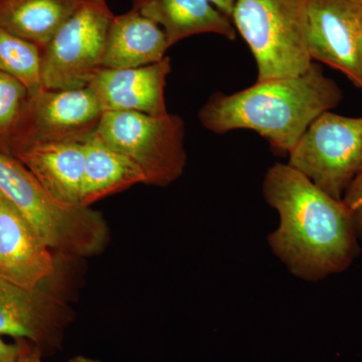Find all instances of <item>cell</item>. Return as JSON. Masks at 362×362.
Listing matches in <instances>:
<instances>
[{
	"instance_id": "cell-17",
	"label": "cell",
	"mask_w": 362,
	"mask_h": 362,
	"mask_svg": "<svg viewBox=\"0 0 362 362\" xmlns=\"http://www.w3.org/2000/svg\"><path fill=\"white\" fill-rule=\"evenodd\" d=\"M85 169L80 204L90 206L109 195L144 183L145 176L123 154L105 145L93 135L85 142Z\"/></svg>"
},
{
	"instance_id": "cell-20",
	"label": "cell",
	"mask_w": 362,
	"mask_h": 362,
	"mask_svg": "<svg viewBox=\"0 0 362 362\" xmlns=\"http://www.w3.org/2000/svg\"><path fill=\"white\" fill-rule=\"evenodd\" d=\"M358 239L362 240V173L350 183L342 197Z\"/></svg>"
},
{
	"instance_id": "cell-26",
	"label": "cell",
	"mask_w": 362,
	"mask_h": 362,
	"mask_svg": "<svg viewBox=\"0 0 362 362\" xmlns=\"http://www.w3.org/2000/svg\"><path fill=\"white\" fill-rule=\"evenodd\" d=\"M359 1H361V4H362V0H359Z\"/></svg>"
},
{
	"instance_id": "cell-15",
	"label": "cell",
	"mask_w": 362,
	"mask_h": 362,
	"mask_svg": "<svg viewBox=\"0 0 362 362\" xmlns=\"http://www.w3.org/2000/svg\"><path fill=\"white\" fill-rule=\"evenodd\" d=\"M133 8L160 26L169 47L202 33L235 39L232 20L209 0H134Z\"/></svg>"
},
{
	"instance_id": "cell-9",
	"label": "cell",
	"mask_w": 362,
	"mask_h": 362,
	"mask_svg": "<svg viewBox=\"0 0 362 362\" xmlns=\"http://www.w3.org/2000/svg\"><path fill=\"white\" fill-rule=\"evenodd\" d=\"M312 61L337 69L362 89V4L359 0H306Z\"/></svg>"
},
{
	"instance_id": "cell-2",
	"label": "cell",
	"mask_w": 362,
	"mask_h": 362,
	"mask_svg": "<svg viewBox=\"0 0 362 362\" xmlns=\"http://www.w3.org/2000/svg\"><path fill=\"white\" fill-rule=\"evenodd\" d=\"M341 99L337 83L313 63L296 77L257 81L230 95L216 93L199 117L202 126L216 134L252 130L273 148L289 153L311 123Z\"/></svg>"
},
{
	"instance_id": "cell-25",
	"label": "cell",
	"mask_w": 362,
	"mask_h": 362,
	"mask_svg": "<svg viewBox=\"0 0 362 362\" xmlns=\"http://www.w3.org/2000/svg\"><path fill=\"white\" fill-rule=\"evenodd\" d=\"M1 199H2V194H1V192H0V202H1Z\"/></svg>"
},
{
	"instance_id": "cell-19",
	"label": "cell",
	"mask_w": 362,
	"mask_h": 362,
	"mask_svg": "<svg viewBox=\"0 0 362 362\" xmlns=\"http://www.w3.org/2000/svg\"><path fill=\"white\" fill-rule=\"evenodd\" d=\"M28 95L25 86L0 71V154L13 158L14 140Z\"/></svg>"
},
{
	"instance_id": "cell-7",
	"label": "cell",
	"mask_w": 362,
	"mask_h": 362,
	"mask_svg": "<svg viewBox=\"0 0 362 362\" xmlns=\"http://www.w3.org/2000/svg\"><path fill=\"white\" fill-rule=\"evenodd\" d=\"M288 164L341 201L350 183L362 173V118L325 112L289 152Z\"/></svg>"
},
{
	"instance_id": "cell-8",
	"label": "cell",
	"mask_w": 362,
	"mask_h": 362,
	"mask_svg": "<svg viewBox=\"0 0 362 362\" xmlns=\"http://www.w3.org/2000/svg\"><path fill=\"white\" fill-rule=\"evenodd\" d=\"M104 111L89 88L51 90L28 95L13 145L23 150L58 143H85L96 132Z\"/></svg>"
},
{
	"instance_id": "cell-3",
	"label": "cell",
	"mask_w": 362,
	"mask_h": 362,
	"mask_svg": "<svg viewBox=\"0 0 362 362\" xmlns=\"http://www.w3.org/2000/svg\"><path fill=\"white\" fill-rule=\"evenodd\" d=\"M0 192L51 251L87 258L105 249L109 228L90 206L59 202L18 159L0 154Z\"/></svg>"
},
{
	"instance_id": "cell-5",
	"label": "cell",
	"mask_w": 362,
	"mask_h": 362,
	"mask_svg": "<svg viewBox=\"0 0 362 362\" xmlns=\"http://www.w3.org/2000/svg\"><path fill=\"white\" fill-rule=\"evenodd\" d=\"M94 135L136 164L145 176V185L168 187L187 165L185 121L173 114L104 112Z\"/></svg>"
},
{
	"instance_id": "cell-1",
	"label": "cell",
	"mask_w": 362,
	"mask_h": 362,
	"mask_svg": "<svg viewBox=\"0 0 362 362\" xmlns=\"http://www.w3.org/2000/svg\"><path fill=\"white\" fill-rule=\"evenodd\" d=\"M263 194L280 218L269 245L293 275L316 282L346 270L358 257V238L344 202L289 164L269 169Z\"/></svg>"
},
{
	"instance_id": "cell-11",
	"label": "cell",
	"mask_w": 362,
	"mask_h": 362,
	"mask_svg": "<svg viewBox=\"0 0 362 362\" xmlns=\"http://www.w3.org/2000/svg\"><path fill=\"white\" fill-rule=\"evenodd\" d=\"M56 268L51 250L23 214L2 195L0 278L26 289H37L56 274Z\"/></svg>"
},
{
	"instance_id": "cell-10",
	"label": "cell",
	"mask_w": 362,
	"mask_h": 362,
	"mask_svg": "<svg viewBox=\"0 0 362 362\" xmlns=\"http://www.w3.org/2000/svg\"><path fill=\"white\" fill-rule=\"evenodd\" d=\"M71 311L44 288L26 289L0 278V337L30 340L42 350L57 349Z\"/></svg>"
},
{
	"instance_id": "cell-4",
	"label": "cell",
	"mask_w": 362,
	"mask_h": 362,
	"mask_svg": "<svg viewBox=\"0 0 362 362\" xmlns=\"http://www.w3.org/2000/svg\"><path fill=\"white\" fill-rule=\"evenodd\" d=\"M232 21L256 59L258 82L296 77L313 64L306 0H238Z\"/></svg>"
},
{
	"instance_id": "cell-21",
	"label": "cell",
	"mask_w": 362,
	"mask_h": 362,
	"mask_svg": "<svg viewBox=\"0 0 362 362\" xmlns=\"http://www.w3.org/2000/svg\"><path fill=\"white\" fill-rule=\"evenodd\" d=\"M18 351L16 362H42V350L30 340L16 339Z\"/></svg>"
},
{
	"instance_id": "cell-24",
	"label": "cell",
	"mask_w": 362,
	"mask_h": 362,
	"mask_svg": "<svg viewBox=\"0 0 362 362\" xmlns=\"http://www.w3.org/2000/svg\"><path fill=\"white\" fill-rule=\"evenodd\" d=\"M66 362H105L102 361H99V359L92 358V357H88L84 356H77L71 357V359H69Z\"/></svg>"
},
{
	"instance_id": "cell-16",
	"label": "cell",
	"mask_w": 362,
	"mask_h": 362,
	"mask_svg": "<svg viewBox=\"0 0 362 362\" xmlns=\"http://www.w3.org/2000/svg\"><path fill=\"white\" fill-rule=\"evenodd\" d=\"M83 0H0V30L44 49Z\"/></svg>"
},
{
	"instance_id": "cell-23",
	"label": "cell",
	"mask_w": 362,
	"mask_h": 362,
	"mask_svg": "<svg viewBox=\"0 0 362 362\" xmlns=\"http://www.w3.org/2000/svg\"><path fill=\"white\" fill-rule=\"evenodd\" d=\"M209 1L232 20L233 8H235L238 0H209Z\"/></svg>"
},
{
	"instance_id": "cell-22",
	"label": "cell",
	"mask_w": 362,
	"mask_h": 362,
	"mask_svg": "<svg viewBox=\"0 0 362 362\" xmlns=\"http://www.w3.org/2000/svg\"><path fill=\"white\" fill-rule=\"evenodd\" d=\"M18 351L16 342L6 343L0 337V362H16Z\"/></svg>"
},
{
	"instance_id": "cell-6",
	"label": "cell",
	"mask_w": 362,
	"mask_h": 362,
	"mask_svg": "<svg viewBox=\"0 0 362 362\" xmlns=\"http://www.w3.org/2000/svg\"><path fill=\"white\" fill-rule=\"evenodd\" d=\"M107 0H83L42 49L45 89H84L103 69L105 45L114 18Z\"/></svg>"
},
{
	"instance_id": "cell-12",
	"label": "cell",
	"mask_w": 362,
	"mask_h": 362,
	"mask_svg": "<svg viewBox=\"0 0 362 362\" xmlns=\"http://www.w3.org/2000/svg\"><path fill=\"white\" fill-rule=\"evenodd\" d=\"M170 58L130 69H102L87 88L104 112H139L150 116L168 114L164 99Z\"/></svg>"
},
{
	"instance_id": "cell-14",
	"label": "cell",
	"mask_w": 362,
	"mask_h": 362,
	"mask_svg": "<svg viewBox=\"0 0 362 362\" xmlns=\"http://www.w3.org/2000/svg\"><path fill=\"white\" fill-rule=\"evenodd\" d=\"M85 143L40 145L23 150L16 159L59 202L81 206Z\"/></svg>"
},
{
	"instance_id": "cell-13",
	"label": "cell",
	"mask_w": 362,
	"mask_h": 362,
	"mask_svg": "<svg viewBox=\"0 0 362 362\" xmlns=\"http://www.w3.org/2000/svg\"><path fill=\"white\" fill-rule=\"evenodd\" d=\"M168 49L160 26L132 7L112 21L105 45L103 69L152 65L165 58Z\"/></svg>"
},
{
	"instance_id": "cell-18",
	"label": "cell",
	"mask_w": 362,
	"mask_h": 362,
	"mask_svg": "<svg viewBox=\"0 0 362 362\" xmlns=\"http://www.w3.org/2000/svg\"><path fill=\"white\" fill-rule=\"evenodd\" d=\"M0 71L21 83L28 92L44 88L42 49L28 40L0 30Z\"/></svg>"
}]
</instances>
